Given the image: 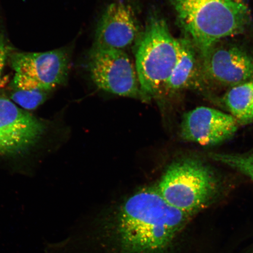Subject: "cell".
<instances>
[{"label":"cell","mask_w":253,"mask_h":253,"mask_svg":"<svg viewBox=\"0 0 253 253\" xmlns=\"http://www.w3.org/2000/svg\"><path fill=\"white\" fill-rule=\"evenodd\" d=\"M192 216L168 203L157 186H149L120 207L114 239L122 253H163Z\"/></svg>","instance_id":"cell-1"},{"label":"cell","mask_w":253,"mask_h":253,"mask_svg":"<svg viewBox=\"0 0 253 253\" xmlns=\"http://www.w3.org/2000/svg\"><path fill=\"white\" fill-rule=\"evenodd\" d=\"M180 26L201 58L227 38L241 34L251 22L248 0H170Z\"/></svg>","instance_id":"cell-2"},{"label":"cell","mask_w":253,"mask_h":253,"mask_svg":"<svg viewBox=\"0 0 253 253\" xmlns=\"http://www.w3.org/2000/svg\"><path fill=\"white\" fill-rule=\"evenodd\" d=\"M136 72L142 91L150 100L164 90L179 55L178 39L165 20L154 15L137 41Z\"/></svg>","instance_id":"cell-3"},{"label":"cell","mask_w":253,"mask_h":253,"mask_svg":"<svg viewBox=\"0 0 253 253\" xmlns=\"http://www.w3.org/2000/svg\"><path fill=\"white\" fill-rule=\"evenodd\" d=\"M157 188L168 203L194 216L212 203L220 187L210 167L196 158H186L170 164Z\"/></svg>","instance_id":"cell-4"},{"label":"cell","mask_w":253,"mask_h":253,"mask_svg":"<svg viewBox=\"0 0 253 253\" xmlns=\"http://www.w3.org/2000/svg\"><path fill=\"white\" fill-rule=\"evenodd\" d=\"M88 67L91 79L100 89L150 102L141 90L136 69L123 50L94 46L88 56Z\"/></svg>","instance_id":"cell-5"},{"label":"cell","mask_w":253,"mask_h":253,"mask_svg":"<svg viewBox=\"0 0 253 253\" xmlns=\"http://www.w3.org/2000/svg\"><path fill=\"white\" fill-rule=\"evenodd\" d=\"M9 58L15 72L12 88L51 91L67 81L69 58L64 50L16 52Z\"/></svg>","instance_id":"cell-6"},{"label":"cell","mask_w":253,"mask_h":253,"mask_svg":"<svg viewBox=\"0 0 253 253\" xmlns=\"http://www.w3.org/2000/svg\"><path fill=\"white\" fill-rule=\"evenodd\" d=\"M201 59L202 71L215 83L232 87L253 80V55L242 47L219 42Z\"/></svg>","instance_id":"cell-7"},{"label":"cell","mask_w":253,"mask_h":253,"mask_svg":"<svg viewBox=\"0 0 253 253\" xmlns=\"http://www.w3.org/2000/svg\"><path fill=\"white\" fill-rule=\"evenodd\" d=\"M45 126L39 119L19 108L7 98L0 97V155L22 153L33 146Z\"/></svg>","instance_id":"cell-8"},{"label":"cell","mask_w":253,"mask_h":253,"mask_svg":"<svg viewBox=\"0 0 253 253\" xmlns=\"http://www.w3.org/2000/svg\"><path fill=\"white\" fill-rule=\"evenodd\" d=\"M238 124L229 114L210 107H198L183 116L181 135L184 140L211 146L232 137Z\"/></svg>","instance_id":"cell-9"},{"label":"cell","mask_w":253,"mask_h":253,"mask_svg":"<svg viewBox=\"0 0 253 253\" xmlns=\"http://www.w3.org/2000/svg\"><path fill=\"white\" fill-rule=\"evenodd\" d=\"M140 34L134 8L117 1L104 11L97 25L94 46L123 50L136 42Z\"/></svg>","instance_id":"cell-10"},{"label":"cell","mask_w":253,"mask_h":253,"mask_svg":"<svg viewBox=\"0 0 253 253\" xmlns=\"http://www.w3.org/2000/svg\"><path fill=\"white\" fill-rule=\"evenodd\" d=\"M179 55L175 68L166 82L164 90L176 91L197 86L202 65L198 61L197 50L187 39H178Z\"/></svg>","instance_id":"cell-11"},{"label":"cell","mask_w":253,"mask_h":253,"mask_svg":"<svg viewBox=\"0 0 253 253\" xmlns=\"http://www.w3.org/2000/svg\"><path fill=\"white\" fill-rule=\"evenodd\" d=\"M224 100L238 123L248 125L253 122V80L231 87Z\"/></svg>","instance_id":"cell-12"},{"label":"cell","mask_w":253,"mask_h":253,"mask_svg":"<svg viewBox=\"0 0 253 253\" xmlns=\"http://www.w3.org/2000/svg\"><path fill=\"white\" fill-rule=\"evenodd\" d=\"M211 159L238 170L253 181V153H211Z\"/></svg>","instance_id":"cell-13"},{"label":"cell","mask_w":253,"mask_h":253,"mask_svg":"<svg viewBox=\"0 0 253 253\" xmlns=\"http://www.w3.org/2000/svg\"><path fill=\"white\" fill-rule=\"evenodd\" d=\"M12 88L11 97L12 101L26 110H34L47 99L50 91L42 89L23 90Z\"/></svg>","instance_id":"cell-14"},{"label":"cell","mask_w":253,"mask_h":253,"mask_svg":"<svg viewBox=\"0 0 253 253\" xmlns=\"http://www.w3.org/2000/svg\"><path fill=\"white\" fill-rule=\"evenodd\" d=\"M9 47L5 42L4 38L0 34V87L4 86L7 81L3 77L6 62L9 57Z\"/></svg>","instance_id":"cell-15"}]
</instances>
